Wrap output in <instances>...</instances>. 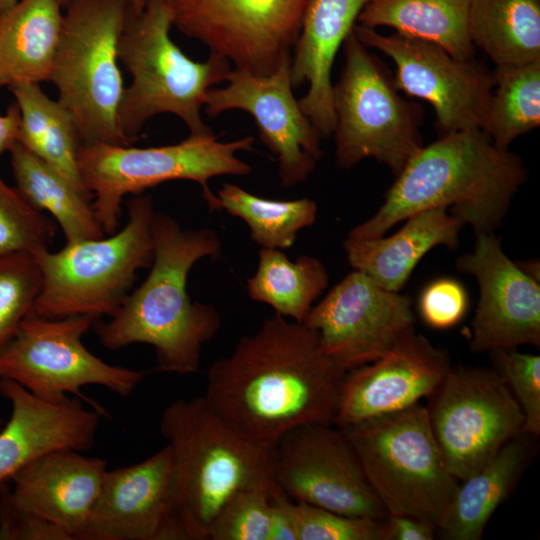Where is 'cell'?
<instances>
[{
    "instance_id": "obj_1",
    "label": "cell",
    "mask_w": 540,
    "mask_h": 540,
    "mask_svg": "<svg viewBox=\"0 0 540 540\" xmlns=\"http://www.w3.org/2000/svg\"><path fill=\"white\" fill-rule=\"evenodd\" d=\"M346 373L315 330L275 313L210 366L203 397L238 432L273 448L299 426L334 425Z\"/></svg>"
},
{
    "instance_id": "obj_2",
    "label": "cell",
    "mask_w": 540,
    "mask_h": 540,
    "mask_svg": "<svg viewBox=\"0 0 540 540\" xmlns=\"http://www.w3.org/2000/svg\"><path fill=\"white\" fill-rule=\"evenodd\" d=\"M152 237L154 256L147 277L108 322L93 324L94 331L110 350L151 345L156 371L196 373L202 347L220 330L221 318L213 305L191 300L187 280L200 259L220 254L221 241L211 229H183L174 218L156 211Z\"/></svg>"
},
{
    "instance_id": "obj_3",
    "label": "cell",
    "mask_w": 540,
    "mask_h": 540,
    "mask_svg": "<svg viewBox=\"0 0 540 540\" xmlns=\"http://www.w3.org/2000/svg\"><path fill=\"white\" fill-rule=\"evenodd\" d=\"M526 178L521 157L497 147L481 129L440 135L408 161L378 211L347 237L384 236L398 222L433 208H450L476 235L493 233Z\"/></svg>"
},
{
    "instance_id": "obj_4",
    "label": "cell",
    "mask_w": 540,
    "mask_h": 540,
    "mask_svg": "<svg viewBox=\"0 0 540 540\" xmlns=\"http://www.w3.org/2000/svg\"><path fill=\"white\" fill-rule=\"evenodd\" d=\"M159 426L172 453L177 512L185 538L208 540L230 499L273 475V448L238 432L203 396L170 403Z\"/></svg>"
},
{
    "instance_id": "obj_5",
    "label": "cell",
    "mask_w": 540,
    "mask_h": 540,
    "mask_svg": "<svg viewBox=\"0 0 540 540\" xmlns=\"http://www.w3.org/2000/svg\"><path fill=\"white\" fill-rule=\"evenodd\" d=\"M172 26L165 0H148L140 13H127L118 59L132 80L124 87L117 122L130 145L146 122L162 113L179 117L192 135L213 133L201 110L207 91L226 82L231 64L214 54L204 62L189 58L170 38Z\"/></svg>"
},
{
    "instance_id": "obj_6",
    "label": "cell",
    "mask_w": 540,
    "mask_h": 540,
    "mask_svg": "<svg viewBox=\"0 0 540 540\" xmlns=\"http://www.w3.org/2000/svg\"><path fill=\"white\" fill-rule=\"evenodd\" d=\"M128 221L108 237L67 242L57 252H34L43 285L29 314L58 319L88 315L113 316L131 292L137 272L150 267L155 213L149 195L127 203Z\"/></svg>"
},
{
    "instance_id": "obj_7",
    "label": "cell",
    "mask_w": 540,
    "mask_h": 540,
    "mask_svg": "<svg viewBox=\"0 0 540 540\" xmlns=\"http://www.w3.org/2000/svg\"><path fill=\"white\" fill-rule=\"evenodd\" d=\"M219 136L190 134L176 144L147 148L81 143L77 154L80 176L94 198L92 208L104 233L116 232L125 195H139L168 181L199 183L209 210H219L208 181L216 176L249 175L251 166L237 153L252 151L255 143L253 136L228 142L219 141Z\"/></svg>"
},
{
    "instance_id": "obj_8",
    "label": "cell",
    "mask_w": 540,
    "mask_h": 540,
    "mask_svg": "<svg viewBox=\"0 0 540 540\" xmlns=\"http://www.w3.org/2000/svg\"><path fill=\"white\" fill-rule=\"evenodd\" d=\"M50 80L82 144L130 146L117 113L124 86L118 44L127 18L125 0H68Z\"/></svg>"
},
{
    "instance_id": "obj_9",
    "label": "cell",
    "mask_w": 540,
    "mask_h": 540,
    "mask_svg": "<svg viewBox=\"0 0 540 540\" xmlns=\"http://www.w3.org/2000/svg\"><path fill=\"white\" fill-rule=\"evenodd\" d=\"M341 429L388 514L444 525L459 481L444 463L427 407L417 403Z\"/></svg>"
},
{
    "instance_id": "obj_10",
    "label": "cell",
    "mask_w": 540,
    "mask_h": 540,
    "mask_svg": "<svg viewBox=\"0 0 540 540\" xmlns=\"http://www.w3.org/2000/svg\"><path fill=\"white\" fill-rule=\"evenodd\" d=\"M343 46L345 64L332 89L336 163L348 169L373 158L397 176L423 147V109L400 96L385 64L353 30Z\"/></svg>"
},
{
    "instance_id": "obj_11",
    "label": "cell",
    "mask_w": 540,
    "mask_h": 540,
    "mask_svg": "<svg viewBox=\"0 0 540 540\" xmlns=\"http://www.w3.org/2000/svg\"><path fill=\"white\" fill-rule=\"evenodd\" d=\"M96 320L88 315L46 319L28 314L0 349V379L54 403L68 400L67 394L85 398L80 389L87 385L129 396L144 373L110 365L83 345L82 336Z\"/></svg>"
},
{
    "instance_id": "obj_12",
    "label": "cell",
    "mask_w": 540,
    "mask_h": 540,
    "mask_svg": "<svg viewBox=\"0 0 540 540\" xmlns=\"http://www.w3.org/2000/svg\"><path fill=\"white\" fill-rule=\"evenodd\" d=\"M429 398L435 440L448 471L458 481L522 434L523 412L495 370L451 367Z\"/></svg>"
},
{
    "instance_id": "obj_13",
    "label": "cell",
    "mask_w": 540,
    "mask_h": 540,
    "mask_svg": "<svg viewBox=\"0 0 540 540\" xmlns=\"http://www.w3.org/2000/svg\"><path fill=\"white\" fill-rule=\"evenodd\" d=\"M311 0H165L172 25L235 69L268 75L291 54Z\"/></svg>"
},
{
    "instance_id": "obj_14",
    "label": "cell",
    "mask_w": 540,
    "mask_h": 540,
    "mask_svg": "<svg viewBox=\"0 0 540 540\" xmlns=\"http://www.w3.org/2000/svg\"><path fill=\"white\" fill-rule=\"evenodd\" d=\"M273 478L294 502L379 521L389 515L345 432L333 424L286 432L273 447Z\"/></svg>"
},
{
    "instance_id": "obj_15",
    "label": "cell",
    "mask_w": 540,
    "mask_h": 540,
    "mask_svg": "<svg viewBox=\"0 0 540 540\" xmlns=\"http://www.w3.org/2000/svg\"><path fill=\"white\" fill-rule=\"evenodd\" d=\"M353 31L367 48L393 60L399 91L433 107L440 135L481 129L494 88L493 73L483 62L457 59L436 43L397 32L383 35L360 25Z\"/></svg>"
},
{
    "instance_id": "obj_16",
    "label": "cell",
    "mask_w": 540,
    "mask_h": 540,
    "mask_svg": "<svg viewBox=\"0 0 540 540\" xmlns=\"http://www.w3.org/2000/svg\"><path fill=\"white\" fill-rule=\"evenodd\" d=\"M304 324L322 350L348 372L371 363L414 331L410 297L384 289L353 269L314 305Z\"/></svg>"
},
{
    "instance_id": "obj_17",
    "label": "cell",
    "mask_w": 540,
    "mask_h": 540,
    "mask_svg": "<svg viewBox=\"0 0 540 540\" xmlns=\"http://www.w3.org/2000/svg\"><path fill=\"white\" fill-rule=\"evenodd\" d=\"M290 67L291 54L268 75L233 68L227 85L210 88L204 104L210 118L234 109L252 116L260 140L277 157L284 188L305 181L323 154L321 136L294 97Z\"/></svg>"
},
{
    "instance_id": "obj_18",
    "label": "cell",
    "mask_w": 540,
    "mask_h": 540,
    "mask_svg": "<svg viewBox=\"0 0 540 540\" xmlns=\"http://www.w3.org/2000/svg\"><path fill=\"white\" fill-rule=\"evenodd\" d=\"M476 236L472 251L456 262L457 269L473 275L479 286L470 349L482 353L521 345L539 347V279L510 260L493 233Z\"/></svg>"
},
{
    "instance_id": "obj_19",
    "label": "cell",
    "mask_w": 540,
    "mask_h": 540,
    "mask_svg": "<svg viewBox=\"0 0 540 540\" xmlns=\"http://www.w3.org/2000/svg\"><path fill=\"white\" fill-rule=\"evenodd\" d=\"M82 540H186L168 445L139 463L107 470Z\"/></svg>"
},
{
    "instance_id": "obj_20",
    "label": "cell",
    "mask_w": 540,
    "mask_h": 540,
    "mask_svg": "<svg viewBox=\"0 0 540 540\" xmlns=\"http://www.w3.org/2000/svg\"><path fill=\"white\" fill-rule=\"evenodd\" d=\"M451 367L447 351L411 331L379 359L346 373L334 425L407 409L429 398Z\"/></svg>"
},
{
    "instance_id": "obj_21",
    "label": "cell",
    "mask_w": 540,
    "mask_h": 540,
    "mask_svg": "<svg viewBox=\"0 0 540 540\" xmlns=\"http://www.w3.org/2000/svg\"><path fill=\"white\" fill-rule=\"evenodd\" d=\"M0 394L11 404L8 422L0 430V487L31 461L56 450H89L100 414L78 400H42L17 382L0 379Z\"/></svg>"
},
{
    "instance_id": "obj_22",
    "label": "cell",
    "mask_w": 540,
    "mask_h": 540,
    "mask_svg": "<svg viewBox=\"0 0 540 540\" xmlns=\"http://www.w3.org/2000/svg\"><path fill=\"white\" fill-rule=\"evenodd\" d=\"M107 463L71 449L46 453L10 479L23 507L47 519L72 540H82L98 501Z\"/></svg>"
},
{
    "instance_id": "obj_23",
    "label": "cell",
    "mask_w": 540,
    "mask_h": 540,
    "mask_svg": "<svg viewBox=\"0 0 540 540\" xmlns=\"http://www.w3.org/2000/svg\"><path fill=\"white\" fill-rule=\"evenodd\" d=\"M368 2L311 0L292 49V86L308 84L306 94L298 102L321 138L330 137L335 127L331 70L336 54Z\"/></svg>"
},
{
    "instance_id": "obj_24",
    "label": "cell",
    "mask_w": 540,
    "mask_h": 540,
    "mask_svg": "<svg viewBox=\"0 0 540 540\" xmlns=\"http://www.w3.org/2000/svg\"><path fill=\"white\" fill-rule=\"evenodd\" d=\"M389 237L354 239L343 247L351 267L384 289L399 292L420 259L436 246L456 248L463 223L446 208L417 212Z\"/></svg>"
},
{
    "instance_id": "obj_25",
    "label": "cell",
    "mask_w": 540,
    "mask_h": 540,
    "mask_svg": "<svg viewBox=\"0 0 540 540\" xmlns=\"http://www.w3.org/2000/svg\"><path fill=\"white\" fill-rule=\"evenodd\" d=\"M61 9L57 0H19L0 16V89L50 80Z\"/></svg>"
},
{
    "instance_id": "obj_26",
    "label": "cell",
    "mask_w": 540,
    "mask_h": 540,
    "mask_svg": "<svg viewBox=\"0 0 540 540\" xmlns=\"http://www.w3.org/2000/svg\"><path fill=\"white\" fill-rule=\"evenodd\" d=\"M470 0H369L360 26H387L397 33L436 43L457 59L474 58L468 31Z\"/></svg>"
},
{
    "instance_id": "obj_27",
    "label": "cell",
    "mask_w": 540,
    "mask_h": 540,
    "mask_svg": "<svg viewBox=\"0 0 540 540\" xmlns=\"http://www.w3.org/2000/svg\"><path fill=\"white\" fill-rule=\"evenodd\" d=\"M9 152L15 189L33 208L55 218L67 242L105 235L88 196L19 142Z\"/></svg>"
},
{
    "instance_id": "obj_28",
    "label": "cell",
    "mask_w": 540,
    "mask_h": 540,
    "mask_svg": "<svg viewBox=\"0 0 540 540\" xmlns=\"http://www.w3.org/2000/svg\"><path fill=\"white\" fill-rule=\"evenodd\" d=\"M8 89L20 110L17 142L91 199L80 176L77 154L81 140L69 112L46 95L38 83H24Z\"/></svg>"
},
{
    "instance_id": "obj_29",
    "label": "cell",
    "mask_w": 540,
    "mask_h": 540,
    "mask_svg": "<svg viewBox=\"0 0 540 540\" xmlns=\"http://www.w3.org/2000/svg\"><path fill=\"white\" fill-rule=\"evenodd\" d=\"M526 452V445L517 436L485 465L462 480L445 523L439 529L445 539H481L490 517L520 476Z\"/></svg>"
},
{
    "instance_id": "obj_30",
    "label": "cell",
    "mask_w": 540,
    "mask_h": 540,
    "mask_svg": "<svg viewBox=\"0 0 540 540\" xmlns=\"http://www.w3.org/2000/svg\"><path fill=\"white\" fill-rule=\"evenodd\" d=\"M468 31L495 65L540 59V0H470Z\"/></svg>"
},
{
    "instance_id": "obj_31",
    "label": "cell",
    "mask_w": 540,
    "mask_h": 540,
    "mask_svg": "<svg viewBox=\"0 0 540 540\" xmlns=\"http://www.w3.org/2000/svg\"><path fill=\"white\" fill-rule=\"evenodd\" d=\"M329 276L315 257L290 260L281 249L261 248L256 272L247 280L249 297L276 314L304 323L313 303L327 288Z\"/></svg>"
},
{
    "instance_id": "obj_32",
    "label": "cell",
    "mask_w": 540,
    "mask_h": 540,
    "mask_svg": "<svg viewBox=\"0 0 540 540\" xmlns=\"http://www.w3.org/2000/svg\"><path fill=\"white\" fill-rule=\"evenodd\" d=\"M481 130L499 148L540 125V59L496 65Z\"/></svg>"
},
{
    "instance_id": "obj_33",
    "label": "cell",
    "mask_w": 540,
    "mask_h": 540,
    "mask_svg": "<svg viewBox=\"0 0 540 540\" xmlns=\"http://www.w3.org/2000/svg\"><path fill=\"white\" fill-rule=\"evenodd\" d=\"M216 196L219 210L242 219L252 241L261 248L292 247L298 232L311 226L317 216V205L309 198L266 199L231 183L223 184Z\"/></svg>"
},
{
    "instance_id": "obj_34",
    "label": "cell",
    "mask_w": 540,
    "mask_h": 540,
    "mask_svg": "<svg viewBox=\"0 0 540 540\" xmlns=\"http://www.w3.org/2000/svg\"><path fill=\"white\" fill-rule=\"evenodd\" d=\"M43 285L33 253L0 256V349L31 312Z\"/></svg>"
},
{
    "instance_id": "obj_35",
    "label": "cell",
    "mask_w": 540,
    "mask_h": 540,
    "mask_svg": "<svg viewBox=\"0 0 540 540\" xmlns=\"http://www.w3.org/2000/svg\"><path fill=\"white\" fill-rule=\"evenodd\" d=\"M55 223L0 178V256L48 248Z\"/></svg>"
},
{
    "instance_id": "obj_36",
    "label": "cell",
    "mask_w": 540,
    "mask_h": 540,
    "mask_svg": "<svg viewBox=\"0 0 540 540\" xmlns=\"http://www.w3.org/2000/svg\"><path fill=\"white\" fill-rule=\"evenodd\" d=\"M273 475L233 496L216 518L208 540H269Z\"/></svg>"
},
{
    "instance_id": "obj_37",
    "label": "cell",
    "mask_w": 540,
    "mask_h": 540,
    "mask_svg": "<svg viewBox=\"0 0 540 540\" xmlns=\"http://www.w3.org/2000/svg\"><path fill=\"white\" fill-rule=\"evenodd\" d=\"M495 371L506 383L523 415L522 433L540 434V356L516 348L490 351Z\"/></svg>"
},
{
    "instance_id": "obj_38",
    "label": "cell",
    "mask_w": 540,
    "mask_h": 540,
    "mask_svg": "<svg viewBox=\"0 0 540 540\" xmlns=\"http://www.w3.org/2000/svg\"><path fill=\"white\" fill-rule=\"evenodd\" d=\"M298 540H385L383 521L295 502Z\"/></svg>"
},
{
    "instance_id": "obj_39",
    "label": "cell",
    "mask_w": 540,
    "mask_h": 540,
    "mask_svg": "<svg viewBox=\"0 0 540 540\" xmlns=\"http://www.w3.org/2000/svg\"><path fill=\"white\" fill-rule=\"evenodd\" d=\"M0 540H72L62 529L15 501L11 489L0 487Z\"/></svg>"
},
{
    "instance_id": "obj_40",
    "label": "cell",
    "mask_w": 540,
    "mask_h": 540,
    "mask_svg": "<svg viewBox=\"0 0 540 540\" xmlns=\"http://www.w3.org/2000/svg\"><path fill=\"white\" fill-rule=\"evenodd\" d=\"M468 308L465 288L456 280L442 278L428 285L419 301L422 319L435 329H448L458 324Z\"/></svg>"
},
{
    "instance_id": "obj_41",
    "label": "cell",
    "mask_w": 540,
    "mask_h": 540,
    "mask_svg": "<svg viewBox=\"0 0 540 540\" xmlns=\"http://www.w3.org/2000/svg\"><path fill=\"white\" fill-rule=\"evenodd\" d=\"M269 540H298L295 502L273 483L270 494Z\"/></svg>"
},
{
    "instance_id": "obj_42",
    "label": "cell",
    "mask_w": 540,
    "mask_h": 540,
    "mask_svg": "<svg viewBox=\"0 0 540 540\" xmlns=\"http://www.w3.org/2000/svg\"><path fill=\"white\" fill-rule=\"evenodd\" d=\"M384 523L385 540H432L436 527L419 518L389 514Z\"/></svg>"
},
{
    "instance_id": "obj_43",
    "label": "cell",
    "mask_w": 540,
    "mask_h": 540,
    "mask_svg": "<svg viewBox=\"0 0 540 540\" xmlns=\"http://www.w3.org/2000/svg\"><path fill=\"white\" fill-rule=\"evenodd\" d=\"M20 122V110L14 102L8 107L5 114L0 115V156L6 151H10L17 142Z\"/></svg>"
},
{
    "instance_id": "obj_44",
    "label": "cell",
    "mask_w": 540,
    "mask_h": 540,
    "mask_svg": "<svg viewBox=\"0 0 540 540\" xmlns=\"http://www.w3.org/2000/svg\"><path fill=\"white\" fill-rule=\"evenodd\" d=\"M148 0H125L129 13L137 14L143 11Z\"/></svg>"
},
{
    "instance_id": "obj_45",
    "label": "cell",
    "mask_w": 540,
    "mask_h": 540,
    "mask_svg": "<svg viewBox=\"0 0 540 540\" xmlns=\"http://www.w3.org/2000/svg\"><path fill=\"white\" fill-rule=\"evenodd\" d=\"M19 0H0V16L11 9Z\"/></svg>"
},
{
    "instance_id": "obj_46",
    "label": "cell",
    "mask_w": 540,
    "mask_h": 540,
    "mask_svg": "<svg viewBox=\"0 0 540 540\" xmlns=\"http://www.w3.org/2000/svg\"><path fill=\"white\" fill-rule=\"evenodd\" d=\"M58 3L60 4L61 8H64L65 5L67 4L68 0H57Z\"/></svg>"
},
{
    "instance_id": "obj_47",
    "label": "cell",
    "mask_w": 540,
    "mask_h": 540,
    "mask_svg": "<svg viewBox=\"0 0 540 540\" xmlns=\"http://www.w3.org/2000/svg\"><path fill=\"white\" fill-rule=\"evenodd\" d=\"M0 426H1V420H0Z\"/></svg>"
}]
</instances>
